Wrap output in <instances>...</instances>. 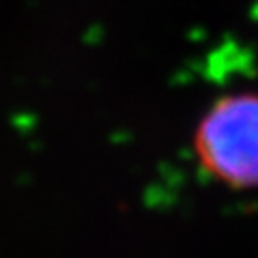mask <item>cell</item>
<instances>
[{"mask_svg": "<svg viewBox=\"0 0 258 258\" xmlns=\"http://www.w3.org/2000/svg\"><path fill=\"white\" fill-rule=\"evenodd\" d=\"M191 153L211 181L258 189V91L217 97L194 127Z\"/></svg>", "mask_w": 258, "mask_h": 258, "instance_id": "obj_1", "label": "cell"}]
</instances>
